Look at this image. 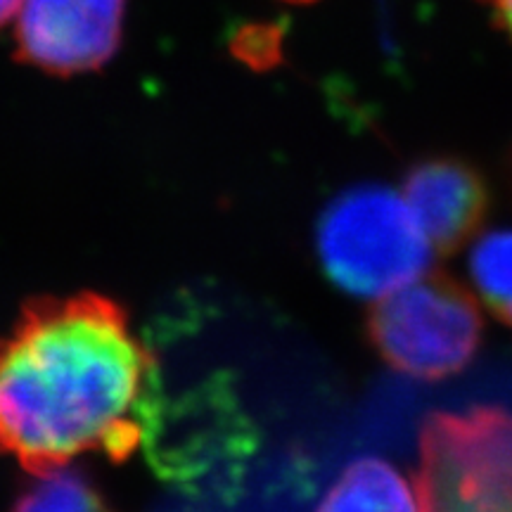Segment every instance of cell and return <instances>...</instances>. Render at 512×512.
I'll return each mask as SVG.
<instances>
[{
  "instance_id": "cell-1",
  "label": "cell",
  "mask_w": 512,
  "mask_h": 512,
  "mask_svg": "<svg viewBox=\"0 0 512 512\" xmlns=\"http://www.w3.org/2000/svg\"><path fill=\"white\" fill-rule=\"evenodd\" d=\"M157 361L121 304L98 292L27 304L0 337V456L38 472L140 446Z\"/></svg>"
},
{
  "instance_id": "cell-2",
  "label": "cell",
  "mask_w": 512,
  "mask_h": 512,
  "mask_svg": "<svg viewBox=\"0 0 512 512\" xmlns=\"http://www.w3.org/2000/svg\"><path fill=\"white\" fill-rule=\"evenodd\" d=\"M318 252L332 283L356 297H387L432 264V242L401 195L358 185L335 197L318 223Z\"/></svg>"
},
{
  "instance_id": "cell-3",
  "label": "cell",
  "mask_w": 512,
  "mask_h": 512,
  "mask_svg": "<svg viewBox=\"0 0 512 512\" xmlns=\"http://www.w3.org/2000/svg\"><path fill=\"white\" fill-rule=\"evenodd\" d=\"M368 335L389 366L415 380L463 370L482 342V313L470 292L432 275L387 294L368 316Z\"/></svg>"
},
{
  "instance_id": "cell-4",
  "label": "cell",
  "mask_w": 512,
  "mask_h": 512,
  "mask_svg": "<svg viewBox=\"0 0 512 512\" xmlns=\"http://www.w3.org/2000/svg\"><path fill=\"white\" fill-rule=\"evenodd\" d=\"M420 451L422 512H512V415H432Z\"/></svg>"
},
{
  "instance_id": "cell-5",
  "label": "cell",
  "mask_w": 512,
  "mask_h": 512,
  "mask_svg": "<svg viewBox=\"0 0 512 512\" xmlns=\"http://www.w3.org/2000/svg\"><path fill=\"white\" fill-rule=\"evenodd\" d=\"M126 0H22L15 57L53 76L95 72L117 55Z\"/></svg>"
},
{
  "instance_id": "cell-6",
  "label": "cell",
  "mask_w": 512,
  "mask_h": 512,
  "mask_svg": "<svg viewBox=\"0 0 512 512\" xmlns=\"http://www.w3.org/2000/svg\"><path fill=\"white\" fill-rule=\"evenodd\" d=\"M403 200L439 252H453L482 226L486 188L477 171L458 159H430L403 181Z\"/></svg>"
},
{
  "instance_id": "cell-7",
  "label": "cell",
  "mask_w": 512,
  "mask_h": 512,
  "mask_svg": "<svg viewBox=\"0 0 512 512\" xmlns=\"http://www.w3.org/2000/svg\"><path fill=\"white\" fill-rule=\"evenodd\" d=\"M318 512H422L418 489L387 460L368 456L344 467Z\"/></svg>"
},
{
  "instance_id": "cell-8",
  "label": "cell",
  "mask_w": 512,
  "mask_h": 512,
  "mask_svg": "<svg viewBox=\"0 0 512 512\" xmlns=\"http://www.w3.org/2000/svg\"><path fill=\"white\" fill-rule=\"evenodd\" d=\"M10 512H119L86 472L72 463L31 472Z\"/></svg>"
},
{
  "instance_id": "cell-9",
  "label": "cell",
  "mask_w": 512,
  "mask_h": 512,
  "mask_svg": "<svg viewBox=\"0 0 512 512\" xmlns=\"http://www.w3.org/2000/svg\"><path fill=\"white\" fill-rule=\"evenodd\" d=\"M470 264L479 294L498 318L512 325V230L484 235Z\"/></svg>"
},
{
  "instance_id": "cell-10",
  "label": "cell",
  "mask_w": 512,
  "mask_h": 512,
  "mask_svg": "<svg viewBox=\"0 0 512 512\" xmlns=\"http://www.w3.org/2000/svg\"><path fill=\"white\" fill-rule=\"evenodd\" d=\"M484 3L489 5L498 22H501L505 31L512 36V0H484Z\"/></svg>"
},
{
  "instance_id": "cell-11",
  "label": "cell",
  "mask_w": 512,
  "mask_h": 512,
  "mask_svg": "<svg viewBox=\"0 0 512 512\" xmlns=\"http://www.w3.org/2000/svg\"><path fill=\"white\" fill-rule=\"evenodd\" d=\"M19 3H22V0H0V29L17 15Z\"/></svg>"
},
{
  "instance_id": "cell-12",
  "label": "cell",
  "mask_w": 512,
  "mask_h": 512,
  "mask_svg": "<svg viewBox=\"0 0 512 512\" xmlns=\"http://www.w3.org/2000/svg\"><path fill=\"white\" fill-rule=\"evenodd\" d=\"M290 3H309V0H290Z\"/></svg>"
}]
</instances>
